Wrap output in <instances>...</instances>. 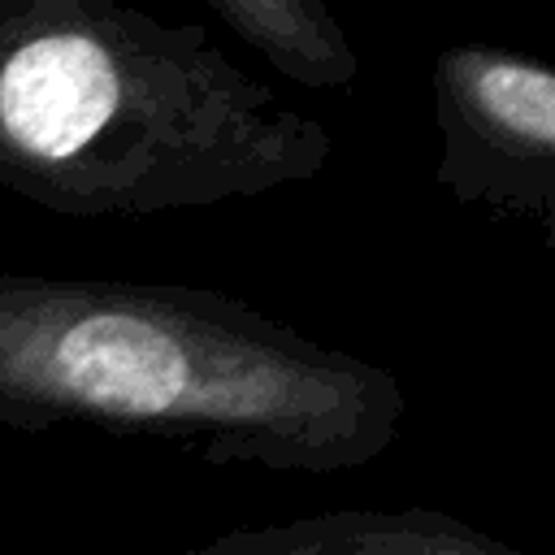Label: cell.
I'll return each instance as SVG.
<instances>
[{"label": "cell", "instance_id": "6da1fadb", "mask_svg": "<svg viewBox=\"0 0 555 555\" xmlns=\"http://www.w3.org/2000/svg\"><path fill=\"white\" fill-rule=\"evenodd\" d=\"M395 373L208 286L0 273V425L191 447L208 464L343 473L395 447Z\"/></svg>", "mask_w": 555, "mask_h": 555}, {"label": "cell", "instance_id": "7a4b0ae2", "mask_svg": "<svg viewBox=\"0 0 555 555\" xmlns=\"http://www.w3.org/2000/svg\"><path fill=\"white\" fill-rule=\"evenodd\" d=\"M321 121L208 26L117 0H0V186L61 217H156L312 182Z\"/></svg>", "mask_w": 555, "mask_h": 555}, {"label": "cell", "instance_id": "3957f363", "mask_svg": "<svg viewBox=\"0 0 555 555\" xmlns=\"http://www.w3.org/2000/svg\"><path fill=\"white\" fill-rule=\"evenodd\" d=\"M434 182L468 208L555 234V69L542 56L451 43L434 56Z\"/></svg>", "mask_w": 555, "mask_h": 555}, {"label": "cell", "instance_id": "277c9868", "mask_svg": "<svg viewBox=\"0 0 555 555\" xmlns=\"http://www.w3.org/2000/svg\"><path fill=\"white\" fill-rule=\"evenodd\" d=\"M191 555H533L434 507H338L295 520L225 529Z\"/></svg>", "mask_w": 555, "mask_h": 555}, {"label": "cell", "instance_id": "5b68a950", "mask_svg": "<svg viewBox=\"0 0 555 555\" xmlns=\"http://www.w3.org/2000/svg\"><path fill=\"white\" fill-rule=\"evenodd\" d=\"M208 13L299 87L347 91L360 78L351 35L325 0H208Z\"/></svg>", "mask_w": 555, "mask_h": 555}]
</instances>
